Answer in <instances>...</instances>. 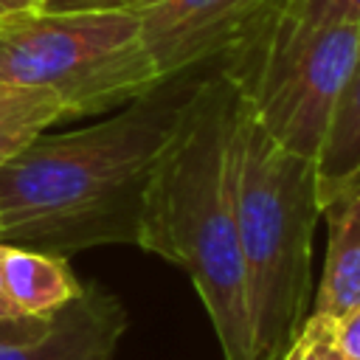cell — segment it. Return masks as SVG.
Listing matches in <instances>:
<instances>
[{
    "label": "cell",
    "mask_w": 360,
    "mask_h": 360,
    "mask_svg": "<svg viewBox=\"0 0 360 360\" xmlns=\"http://www.w3.org/2000/svg\"><path fill=\"white\" fill-rule=\"evenodd\" d=\"M239 82L219 59L163 152L143 202L138 248L183 267L225 360H250L245 262L233 214Z\"/></svg>",
    "instance_id": "7a4b0ae2"
},
{
    "label": "cell",
    "mask_w": 360,
    "mask_h": 360,
    "mask_svg": "<svg viewBox=\"0 0 360 360\" xmlns=\"http://www.w3.org/2000/svg\"><path fill=\"white\" fill-rule=\"evenodd\" d=\"M270 3H273V0H270ZM267 8H270V6H267Z\"/></svg>",
    "instance_id": "ac0fdd59"
},
{
    "label": "cell",
    "mask_w": 360,
    "mask_h": 360,
    "mask_svg": "<svg viewBox=\"0 0 360 360\" xmlns=\"http://www.w3.org/2000/svg\"><path fill=\"white\" fill-rule=\"evenodd\" d=\"M360 25V0H273L256 34L231 56L228 65H245L259 56L276 53L298 37L321 25Z\"/></svg>",
    "instance_id": "8fae6325"
},
{
    "label": "cell",
    "mask_w": 360,
    "mask_h": 360,
    "mask_svg": "<svg viewBox=\"0 0 360 360\" xmlns=\"http://www.w3.org/2000/svg\"><path fill=\"white\" fill-rule=\"evenodd\" d=\"M0 276L8 298L22 315H51L65 304H70L84 287L73 276L65 256L3 245V242H0Z\"/></svg>",
    "instance_id": "9c48e42d"
},
{
    "label": "cell",
    "mask_w": 360,
    "mask_h": 360,
    "mask_svg": "<svg viewBox=\"0 0 360 360\" xmlns=\"http://www.w3.org/2000/svg\"><path fill=\"white\" fill-rule=\"evenodd\" d=\"M335 340L349 360H360V307L335 318Z\"/></svg>",
    "instance_id": "5bb4252c"
},
{
    "label": "cell",
    "mask_w": 360,
    "mask_h": 360,
    "mask_svg": "<svg viewBox=\"0 0 360 360\" xmlns=\"http://www.w3.org/2000/svg\"><path fill=\"white\" fill-rule=\"evenodd\" d=\"M0 82L48 90L79 118L118 110L160 79L129 8H37L0 20Z\"/></svg>",
    "instance_id": "277c9868"
},
{
    "label": "cell",
    "mask_w": 360,
    "mask_h": 360,
    "mask_svg": "<svg viewBox=\"0 0 360 360\" xmlns=\"http://www.w3.org/2000/svg\"><path fill=\"white\" fill-rule=\"evenodd\" d=\"M233 214L245 262L250 360H278L312 307L318 174L312 160L270 138L242 84L233 115Z\"/></svg>",
    "instance_id": "3957f363"
},
{
    "label": "cell",
    "mask_w": 360,
    "mask_h": 360,
    "mask_svg": "<svg viewBox=\"0 0 360 360\" xmlns=\"http://www.w3.org/2000/svg\"><path fill=\"white\" fill-rule=\"evenodd\" d=\"M22 312L14 307V301L8 298L6 292V284H3V276H0V321H8V318H20Z\"/></svg>",
    "instance_id": "e0dca14e"
},
{
    "label": "cell",
    "mask_w": 360,
    "mask_h": 360,
    "mask_svg": "<svg viewBox=\"0 0 360 360\" xmlns=\"http://www.w3.org/2000/svg\"><path fill=\"white\" fill-rule=\"evenodd\" d=\"M37 8H42V0H0V20L22 11H37Z\"/></svg>",
    "instance_id": "2e32d148"
},
{
    "label": "cell",
    "mask_w": 360,
    "mask_h": 360,
    "mask_svg": "<svg viewBox=\"0 0 360 360\" xmlns=\"http://www.w3.org/2000/svg\"><path fill=\"white\" fill-rule=\"evenodd\" d=\"M214 65L174 73L84 129L39 135L0 166V242L65 259L138 245L152 174Z\"/></svg>",
    "instance_id": "6da1fadb"
},
{
    "label": "cell",
    "mask_w": 360,
    "mask_h": 360,
    "mask_svg": "<svg viewBox=\"0 0 360 360\" xmlns=\"http://www.w3.org/2000/svg\"><path fill=\"white\" fill-rule=\"evenodd\" d=\"M360 56V25H321L287 48L225 68L245 87L259 124L315 163L335 101Z\"/></svg>",
    "instance_id": "5b68a950"
},
{
    "label": "cell",
    "mask_w": 360,
    "mask_h": 360,
    "mask_svg": "<svg viewBox=\"0 0 360 360\" xmlns=\"http://www.w3.org/2000/svg\"><path fill=\"white\" fill-rule=\"evenodd\" d=\"M321 217L326 219V256L312 312L340 318L360 307V186L323 202Z\"/></svg>",
    "instance_id": "ba28073f"
},
{
    "label": "cell",
    "mask_w": 360,
    "mask_h": 360,
    "mask_svg": "<svg viewBox=\"0 0 360 360\" xmlns=\"http://www.w3.org/2000/svg\"><path fill=\"white\" fill-rule=\"evenodd\" d=\"M270 0H135L141 45L169 79L236 53L262 25Z\"/></svg>",
    "instance_id": "8992f818"
},
{
    "label": "cell",
    "mask_w": 360,
    "mask_h": 360,
    "mask_svg": "<svg viewBox=\"0 0 360 360\" xmlns=\"http://www.w3.org/2000/svg\"><path fill=\"white\" fill-rule=\"evenodd\" d=\"M278 360H349L335 340V318L309 312Z\"/></svg>",
    "instance_id": "4fadbf2b"
},
{
    "label": "cell",
    "mask_w": 360,
    "mask_h": 360,
    "mask_svg": "<svg viewBox=\"0 0 360 360\" xmlns=\"http://www.w3.org/2000/svg\"><path fill=\"white\" fill-rule=\"evenodd\" d=\"M124 329L121 301L90 281L51 315L0 321V360H112Z\"/></svg>",
    "instance_id": "52a82bcc"
},
{
    "label": "cell",
    "mask_w": 360,
    "mask_h": 360,
    "mask_svg": "<svg viewBox=\"0 0 360 360\" xmlns=\"http://www.w3.org/2000/svg\"><path fill=\"white\" fill-rule=\"evenodd\" d=\"M68 118L65 104L53 93L0 82V166Z\"/></svg>",
    "instance_id": "7c38bea8"
},
{
    "label": "cell",
    "mask_w": 360,
    "mask_h": 360,
    "mask_svg": "<svg viewBox=\"0 0 360 360\" xmlns=\"http://www.w3.org/2000/svg\"><path fill=\"white\" fill-rule=\"evenodd\" d=\"M135 0H42L45 11H90V8H129Z\"/></svg>",
    "instance_id": "9a60e30c"
},
{
    "label": "cell",
    "mask_w": 360,
    "mask_h": 360,
    "mask_svg": "<svg viewBox=\"0 0 360 360\" xmlns=\"http://www.w3.org/2000/svg\"><path fill=\"white\" fill-rule=\"evenodd\" d=\"M321 208L346 188L360 186V56L335 101L321 152L315 158Z\"/></svg>",
    "instance_id": "30bf717a"
}]
</instances>
